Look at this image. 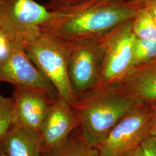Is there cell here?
<instances>
[{
    "instance_id": "484cf974",
    "label": "cell",
    "mask_w": 156,
    "mask_h": 156,
    "mask_svg": "<svg viewBox=\"0 0 156 156\" xmlns=\"http://www.w3.org/2000/svg\"><path fill=\"white\" fill-rule=\"evenodd\" d=\"M0 156H6L5 154L2 151H0Z\"/></svg>"
},
{
    "instance_id": "4316f807",
    "label": "cell",
    "mask_w": 156,
    "mask_h": 156,
    "mask_svg": "<svg viewBox=\"0 0 156 156\" xmlns=\"http://www.w3.org/2000/svg\"><path fill=\"white\" fill-rule=\"evenodd\" d=\"M85 1V0H76V2H82V1Z\"/></svg>"
},
{
    "instance_id": "e0dca14e",
    "label": "cell",
    "mask_w": 156,
    "mask_h": 156,
    "mask_svg": "<svg viewBox=\"0 0 156 156\" xmlns=\"http://www.w3.org/2000/svg\"><path fill=\"white\" fill-rule=\"evenodd\" d=\"M144 156H156V136L149 135L140 145Z\"/></svg>"
},
{
    "instance_id": "4fadbf2b",
    "label": "cell",
    "mask_w": 156,
    "mask_h": 156,
    "mask_svg": "<svg viewBox=\"0 0 156 156\" xmlns=\"http://www.w3.org/2000/svg\"><path fill=\"white\" fill-rule=\"evenodd\" d=\"M133 31L137 38L156 41V23L147 7L139 9L133 19Z\"/></svg>"
},
{
    "instance_id": "ffe728a7",
    "label": "cell",
    "mask_w": 156,
    "mask_h": 156,
    "mask_svg": "<svg viewBox=\"0 0 156 156\" xmlns=\"http://www.w3.org/2000/svg\"><path fill=\"white\" fill-rule=\"evenodd\" d=\"M145 6L147 7L149 9L151 13L153 16V17L156 23V0L151 1V2L148 4L147 5Z\"/></svg>"
},
{
    "instance_id": "5b68a950",
    "label": "cell",
    "mask_w": 156,
    "mask_h": 156,
    "mask_svg": "<svg viewBox=\"0 0 156 156\" xmlns=\"http://www.w3.org/2000/svg\"><path fill=\"white\" fill-rule=\"evenodd\" d=\"M51 15L34 0H8L0 16V31L8 41L24 46L41 34Z\"/></svg>"
},
{
    "instance_id": "44dd1931",
    "label": "cell",
    "mask_w": 156,
    "mask_h": 156,
    "mask_svg": "<svg viewBox=\"0 0 156 156\" xmlns=\"http://www.w3.org/2000/svg\"><path fill=\"white\" fill-rule=\"evenodd\" d=\"M124 156H144V155L140 146H139Z\"/></svg>"
},
{
    "instance_id": "ac0fdd59",
    "label": "cell",
    "mask_w": 156,
    "mask_h": 156,
    "mask_svg": "<svg viewBox=\"0 0 156 156\" xmlns=\"http://www.w3.org/2000/svg\"><path fill=\"white\" fill-rule=\"evenodd\" d=\"M53 2L51 3L49 9L51 10L57 7L62 6L68 5L76 3V0H52Z\"/></svg>"
},
{
    "instance_id": "7a4b0ae2",
    "label": "cell",
    "mask_w": 156,
    "mask_h": 156,
    "mask_svg": "<svg viewBox=\"0 0 156 156\" xmlns=\"http://www.w3.org/2000/svg\"><path fill=\"white\" fill-rule=\"evenodd\" d=\"M142 104L114 82L79 96L71 106L79 120L83 141L96 149L123 117Z\"/></svg>"
},
{
    "instance_id": "d6986e66",
    "label": "cell",
    "mask_w": 156,
    "mask_h": 156,
    "mask_svg": "<svg viewBox=\"0 0 156 156\" xmlns=\"http://www.w3.org/2000/svg\"><path fill=\"white\" fill-rule=\"evenodd\" d=\"M7 40L2 35L0 31V55H1L7 48Z\"/></svg>"
},
{
    "instance_id": "ba28073f",
    "label": "cell",
    "mask_w": 156,
    "mask_h": 156,
    "mask_svg": "<svg viewBox=\"0 0 156 156\" xmlns=\"http://www.w3.org/2000/svg\"><path fill=\"white\" fill-rule=\"evenodd\" d=\"M133 19L120 24L101 37L105 56L99 86L117 82L133 66L136 39L133 31Z\"/></svg>"
},
{
    "instance_id": "603a6c76",
    "label": "cell",
    "mask_w": 156,
    "mask_h": 156,
    "mask_svg": "<svg viewBox=\"0 0 156 156\" xmlns=\"http://www.w3.org/2000/svg\"><path fill=\"white\" fill-rule=\"evenodd\" d=\"M8 0H0V16L4 9H5V7L8 2Z\"/></svg>"
},
{
    "instance_id": "277c9868",
    "label": "cell",
    "mask_w": 156,
    "mask_h": 156,
    "mask_svg": "<svg viewBox=\"0 0 156 156\" xmlns=\"http://www.w3.org/2000/svg\"><path fill=\"white\" fill-rule=\"evenodd\" d=\"M156 122L154 104H140L123 117L96 148L99 156H126L151 135Z\"/></svg>"
},
{
    "instance_id": "7402d4cb",
    "label": "cell",
    "mask_w": 156,
    "mask_h": 156,
    "mask_svg": "<svg viewBox=\"0 0 156 156\" xmlns=\"http://www.w3.org/2000/svg\"><path fill=\"white\" fill-rule=\"evenodd\" d=\"M133 4L135 5L139 8L143 7L147 5L148 4H149L151 1L154 0H129Z\"/></svg>"
},
{
    "instance_id": "6da1fadb",
    "label": "cell",
    "mask_w": 156,
    "mask_h": 156,
    "mask_svg": "<svg viewBox=\"0 0 156 156\" xmlns=\"http://www.w3.org/2000/svg\"><path fill=\"white\" fill-rule=\"evenodd\" d=\"M129 0H85L51 9L42 28L67 42L100 38L120 24L133 19L139 9Z\"/></svg>"
},
{
    "instance_id": "9c48e42d",
    "label": "cell",
    "mask_w": 156,
    "mask_h": 156,
    "mask_svg": "<svg viewBox=\"0 0 156 156\" xmlns=\"http://www.w3.org/2000/svg\"><path fill=\"white\" fill-rule=\"evenodd\" d=\"M80 126L71 105L58 96L53 102L41 132L43 153L61 148Z\"/></svg>"
},
{
    "instance_id": "cb8c5ba5",
    "label": "cell",
    "mask_w": 156,
    "mask_h": 156,
    "mask_svg": "<svg viewBox=\"0 0 156 156\" xmlns=\"http://www.w3.org/2000/svg\"><path fill=\"white\" fill-rule=\"evenodd\" d=\"M153 104H154V105L156 106V103H153ZM151 135H153V136H156V124H155V125H154V127L153 128V130H152V131H151Z\"/></svg>"
},
{
    "instance_id": "30bf717a",
    "label": "cell",
    "mask_w": 156,
    "mask_h": 156,
    "mask_svg": "<svg viewBox=\"0 0 156 156\" xmlns=\"http://www.w3.org/2000/svg\"><path fill=\"white\" fill-rule=\"evenodd\" d=\"M12 124L41 134L53 100L48 95L33 90L13 87Z\"/></svg>"
},
{
    "instance_id": "9a60e30c",
    "label": "cell",
    "mask_w": 156,
    "mask_h": 156,
    "mask_svg": "<svg viewBox=\"0 0 156 156\" xmlns=\"http://www.w3.org/2000/svg\"><path fill=\"white\" fill-rule=\"evenodd\" d=\"M156 58V41L137 38L134 46L133 66L145 64Z\"/></svg>"
},
{
    "instance_id": "5bb4252c",
    "label": "cell",
    "mask_w": 156,
    "mask_h": 156,
    "mask_svg": "<svg viewBox=\"0 0 156 156\" xmlns=\"http://www.w3.org/2000/svg\"><path fill=\"white\" fill-rule=\"evenodd\" d=\"M43 156H99L98 151L86 145L82 139L70 136L61 148L43 153Z\"/></svg>"
},
{
    "instance_id": "7c38bea8",
    "label": "cell",
    "mask_w": 156,
    "mask_h": 156,
    "mask_svg": "<svg viewBox=\"0 0 156 156\" xmlns=\"http://www.w3.org/2000/svg\"><path fill=\"white\" fill-rule=\"evenodd\" d=\"M0 151L6 156H43L41 134L12 124L0 138Z\"/></svg>"
},
{
    "instance_id": "2e32d148",
    "label": "cell",
    "mask_w": 156,
    "mask_h": 156,
    "mask_svg": "<svg viewBox=\"0 0 156 156\" xmlns=\"http://www.w3.org/2000/svg\"><path fill=\"white\" fill-rule=\"evenodd\" d=\"M13 109L12 98L0 94V138L6 134L12 125Z\"/></svg>"
},
{
    "instance_id": "52a82bcc",
    "label": "cell",
    "mask_w": 156,
    "mask_h": 156,
    "mask_svg": "<svg viewBox=\"0 0 156 156\" xmlns=\"http://www.w3.org/2000/svg\"><path fill=\"white\" fill-rule=\"evenodd\" d=\"M0 82L44 93L53 100L59 96L53 84L30 59L24 46L9 41L5 51L0 55Z\"/></svg>"
},
{
    "instance_id": "d4e9b609",
    "label": "cell",
    "mask_w": 156,
    "mask_h": 156,
    "mask_svg": "<svg viewBox=\"0 0 156 156\" xmlns=\"http://www.w3.org/2000/svg\"><path fill=\"white\" fill-rule=\"evenodd\" d=\"M100 1H106V2H110V1H122V0H98Z\"/></svg>"
},
{
    "instance_id": "8992f818",
    "label": "cell",
    "mask_w": 156,
    "mask_h": 156,
    "mask_svg": "<svg viewBox=\"0 0 156 156\" xmlns=\"http://www.w3.org/2000/svg\"><path fill=\"white\" fill-rule=\"evenodd\" d=\"M69 43L68 76L77 98L99 87L105 52L100 38Z\"/></svg>"
},
{
    "instance_id": "3957f363",
    "label": "cell",
    "mask_w": 156,
    "mask_h": 156,
    "mask_svg": "<svg viewBox=\"0 0 156 156\" xmlns=\"http://www.w3.org/2000/svg\"><path fill=\"white\" fill-rule=\"evenodd\" d=\"M24 49L34 64L53 84L59 96L73 105L76 96L68 76L69 43L49 34L41 33L25 45Z\"/></svg>"
},
{
    "instance_id": "8fae6325",
    "label": "cell",
    "mask_w": 156,
    "mask_h": 156,
    "mask_svg": "<svg viewBox=\"0 0 156 156\" xmlns=\"http://www.w3.org/2000/svg\"><path fill=\"white\" fill-rule=\"evenodd\" d=\"M119 87L142 103L156 102V58L131 68L117 82Z\"/></svg>"
}]
</instances>
